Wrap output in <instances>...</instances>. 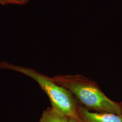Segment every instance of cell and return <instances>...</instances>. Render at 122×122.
Masks as SVG:
<instances>
[{
	"label": "cell",
	"mask_w": 122,
	"mask_h": 122,
	"mask_svg": "<svg viewBox=\"0 0 122 122\" xmlns=\"http://www.w3.org/2000/svg\"><path fill=\"white\" fill-rule=\"evenodd\" d=\"M69 122H78L77 120L72 118H69Z\"/></svg>",
	"instance_id": "8992f818"
},
{
	"label": "cell",
	"mask_w": 122,
	"mask_h": 122,
	"mask_svg": "<svg viewBox=\"0 0 122 122\" xmlns=\"http://www.w3.org/2000/svg\"><path fill=\"white\" fill-rule=\"evenodd\" d=\"M0 69L14 71L34 79L48 96L52 107L69 118H74L78 122H84L79 113L77 101L70 92L55 82L52 77L33 69L15 65L5 61L0 62Z\"/></svg>",
	"instance_id": "7a4b0ae2"
},
{
	"label": "cell",
	"mask_w": 122,
	"mask_h": 122,
	"mask_svg": "<svg viewBox=\"0 0 122 122\" xmlns=\"http://www.w3.org/2000/svg\"><path fill=\"white\" fill-rule=\"evenodd\" d=\"M52 78L67 90L76 101L87 109L122 115L120 105L106 96L95 81L83 75H58Z\"/></svg>",
	"instance_id": "6da1fadb"
},
{
	"label": "cell",
	"mask_w": 122,
	"mask_h": 122,
	"mask_svg": "<svg viewBox=\"0 0 122 122\" xmlns=\"http://www.w3.org/2000/svg\"><path fill=\"white\" fill-rule=\"evenodd\" d=\"M30 0H0V4L23 5L27 4Z\"/></svg>",
	"instance_id": "5b68a950"
},
{
	"label": "cell",
	"mask_w": 122,
	"mask_h": 122,
	"mask_svg": "<svg viewBox=\"0 0 122 122\" xmlns=\"http://www.w3.org/2000/svg\"><path fill=\"white\" fill-rule=\"evenodd\" d=\"M39 122H69V118L51 107L44 111Z\"/></svg>",
	"instance_id": "277c9868"
},
{
	"label": "cell",
	"mask_w": 122,
	"mask_h": 122,
	"mask_svg": "<svg viewBox=\"0 0 122 122\" xmlns=\"http://www.w3.org/2000/svg\"><path fill=\"white\" fill-rule=\"evenodd\" d=\"M79 112L84 122H122V115L92 112L83 106H79Z\"/></svg>",
	"instance_id": "3957f363"
}]
</instances>
